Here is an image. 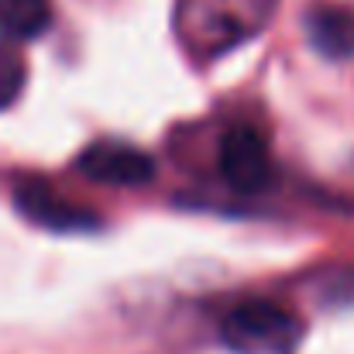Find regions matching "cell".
Segmentation results:
<instances>
[{
	"label": "cell",
	"mask_w": 354,
	"mask_h": 354,
	"mask_svg": "<svg viewBox=\"0 0 354 354\" xmlns=\"http://www.w3.org/2000/svg\"><path fill=\"white\" fill-rule=\"evenodd\" d=\"M24 80H28L24 59L17 52H10V48H0V111H7L21 97Z\"/></svg>",
	"instance_id": "8"
},
{
	"label": "cell",
	"mask_w": 354,
	"mask_h": 354,
	"mask_svg": "<svg viewBox=\"0 0 354 354\" xmlns=\"http://www.w3.org/2000/svg\"><path fill=\"white\" fill-rule=\"evenodd\" d=\"M221 337L237 354H292L303 341V324L275 303H241L224 317Z\"/></svg>",
	"instance_id": "2"
},
{
	"label": "cell",
	"mask_w": 354,
	"mask_h": 354,
	"mask_svg": "<svg viewBox=\"0 0 354 354\" xmlns=\"http://www.w3.org/2000/svg\"><path fill=\"white\" fill-rule=\"evenodd\" d=\"M52 24L48 0H0V38L31 41Z\"/></svg>",
	"instance_id": "7"
},
{
	"label": "cell",
	"mask_w": 354,
	"mask_h": 354,
	"mask_svg": "<svg viewBox=\"0 0 354 354\" xmlns=\"http://www.w3.org/2000/svg\"><path fill=\"white\" fill-rule=\"evenodd\" d=\"M275 3L279 0H179V41L196 59H217L261 35L275 14Z\"/></svg>",
	"instance_id": "1"
},
{
	"label": "cell",
	"mask_w": 354,
	"mask_h": 354,
	"mask_svg": "<svg viewBox=\"0 0 354 354\" xmlns=\"http://www.w3.org/2000/svg\"><path fill=\"white\" fill-rule=\"evenodd\" d=\"M14 207L38 227L45 231H62V234H83V231H97L104 227V221L86 210V207H76V203H66L52 186L38 183V179H28L14 189Z\"/></svg>",
	"instance_id": "5"
},
{
	"label": "cell",
	"mask_w": 354,
	"mask_h": 354,
	"mask_svg": "<svg viewBox=\"0 0 354 354\" xmlns=\"http://www.w3.org/2000/svg\"><path fill=\"white\" fill-rule=\"evenodd\" d=\"M221 172L227 186L237 193H258L272 179V158H268V141L261 138L258 127L237 124L221 138Z\"/></svg>",
	"instance_id": "3"
},
{
	"label": "cell",
	"mask_w": 354,
	"mask_h": 354,
	"mask_svg": "<svg viewBox=\"0 0 354 354\" xmlns=\"http://www.w3.org/2000/svg\"><path fill=\"white\" fill-rule=\"evenodd\" d=\"M76 169L100 183V186H145L155 179V162L148 151L124 145V141H93L90 148L80 151Z\"/></svg>",
	"instance_id": "4"
},
{
	"label": "cell",
	"mask_w": 354,
	"mask_h": 354,
	"mask_svg": "<svg viewBox=\"0 0 354 354\" xmlns=\"http://www.w3.org/2000/svg\"><path fill=\"white\" fill-rule=\"evenodd\" d=\"M306 38L327 59H344L354 52V10L313 7L306 14Z\"/></svg>",
	"instance_id": "6"
}]
</instances>
